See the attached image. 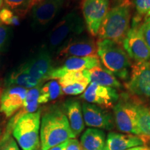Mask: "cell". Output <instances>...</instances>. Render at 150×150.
Returning <instances> with one entry per match:
<instances>
[{"label": "cell", "instance_id": "cell-33", "mask_svg": "<svg viewBox=\"0 0 150 150\" xmlns=\"http://www.w3.org/2000/svg\"><path fill=\"white\" fill-rule=\"evenodd\" d=\"M65 150H82V146L77 140L72 138L69 140L68 145Z\"/></svg>", "mask_w": 150, "mask_h": 150}, {"label": "cell", "instance_id": "cell-25", "mask_svg": "<svg viewBox=\"0 0 150 150\" xmlns=\"http://www.w3.org/2000/svg\"><path fill=\"white\" fill-rule=\"evenodd\" d=\"M88 70H86L67 72L59 79V83L62 88H64L74 83H79V82L86 81H90Z\"/></svg>", "mask_w": 150, "mask_h": 150}, {"label": "cell", "instance_id": "cell-35", "mask_svg": "<svg viewBox=\"0 0 150 150\" xmlns=\"http://www.w3.org/2000/svg\"><path fill=\"white\" fill-rule=\"evenodd\" d=\"M143 146H138V147H133V148H131V149H129L127 150H142L143 149Z\"/></svg>", "mask_w": 150, "mask_h": 150}, {"label": "cell", "instance_id": "cell-7", "mask_svg": "<svg viewBox=\"0 0 150 150\" xmlns=\"http://www.w3.org/2000/svg\"><path fill=\"white\" fill-rule=\"evenodd\" d=\"M125 86L134 96L150 99V62H139L131 65L130 76Z\"/></svg>", "mask_w": 150, "mask_h": 150}, {"label": "cell", "instance_id": "cell-38", "mask_svg": "<svg viewBox=\"0 0 150 150\" xmlns=\"http://www.w3.org/2000/svg\"><path fill=\"white\" fill-rule=\"evenodd\" d=\"M42 1V0H35V4H36L37 3L40 2V1Z\"/></svg>", "mask_w": 150, "mask_h": 150}, {"label": "cell", "instance_id": "cell-5", "mask_svg": "<svg viewBox=\"0 0 150 150\" xmlns=\"http://www.w3.org/2000/svg\"><path fill=\"white\" fill-rule=\"evenodd\" d=\"M85 29L81 17L74 11L69 13L56 24L48 38L49 51L56 52L71 39L77 37Z\"/></svg>", "mask_w": 150, "mask_h": 150}, {"label": "cell", "instance_id": "cell-24", "mask_svg": "<svg viewBox=\"0 0 150 150\" xmlns=\"http://www.w3.org/2000/svg\"><path fill=\"white\" fill-rule=\"evenodd\" d=\"M35 0H3L4 8L11 10L17 16L24 17L35 5Z\"/></svg>", "mask_w": 150, "mask_h": 150}, {"label": "cell", "instance_id": "cell-11", "mask_svg": "<svg viewBox=\"0 0 150 150\" xmlns=\"http://www.w3.org/2000/svg\"><path fill=\"white\" fill-rule=\"evenodd\" d=\"M81 98L86 102L97 105L103 108H112L119 100L120 95L113 88L90 83Z\"/></svg>", "mask_w": 150, "mask_h": 150}, {"label": "cell", "instance_id": "cell-39", "mask_svg": "<svg viewBox=\"0 0 150 150\" xmlns=\"http://www.w3.org/2000/svg\"><path fill=\"white\" fill-rule=\"evenodd\" d=\"M149 16H150V11H149V13H148V14L147 15V16H146L145 18H148V17H149Z\"/></svg>", "mask_w": 150, "mask_h": 150}, {"label": "cell", "instance_id": "cell-14", "mask_svg": "<svg viewBox=\"0 0 150 150\" xmlns=\"http://www.w3.org/2000/svg\"><path fill=\"white\" fill-rule=\"evenodd\" d=\"M101 66L99 56L93 55L85 57H70L59 67H54L48 80H59L63 75L70 72L91 70L93 67Z\"/></svg>", "mask_w": 150, "mask_h": 150}, {"label": "cell", "instance_id": "cell-26", "mask_svg": "<svg viewBox=\"0 0 150 150\" xmlns=\"http://www.w3.org/2000/svg\"><path fill=\"white\" fill-rule=\"evenodd\" d=\"M40 87L41 86L28 90L22 106V108L25 110L27 113L36 112L39 106L38 98L40 96Z\"/></svg>", "mask_w": 150, "mask_h": 150}, {"label": "cell", "instance_id": "cell-2", "mask_svg": "<svg viewBox=\"0 0 150 150\" xmlns=\"http://www.w3.org/2000/svg\"><path fill=\"white\" fill-rule=\"evenodd\" d=\"M96 45L97 53L106 68L120 79L128 80L132 65L122 45L109 39H98Z\"/></svg>", "mask_w": 150, "mask_h": 150}, {"label": "cell", "instance_id": "cell-29", "mask_svg": "<svg viewBox=\"0 0 150 150\" xmlns=\"http://www.w3.org/2000/svg\"><path fill=\"white\" fill-rule=\"evenodd\" d=\"M89 83L90 81H88L79 82V83H74L72 85L62 88V91L65 95H78L84 93V91H86V89L88 86Z\"/></svg>", "mask_w": 150, "mask_h": 150}, {"label": "cell", "instance_id": "cell-22", "mask_svg": "<svg viewBox=\"0 0 150 150\" xmlns=\"http://www.w3.org/2000/svg\"><path fill=\"white\" fill-rule=\"evenodd\" d=\"M137 125L140 135L150 138V106L137 103Z\"/></svg>", "mask_w": 150, "mask_h": 150}, {"label": "cell", "instance_id": "cell-3", "mask_svg": "<svg viewBox=\"0 0 150 150\" xmlns=\"http://www.w3.org/2000/svg\"><path fill=\"white\" fill-rule=\"evenodd\" d=\"M131 8L122 3L109 9L99 31V39H109L122 45L129 30Z\"/></svg>", "mask_w": 150, "mask_h": 150}, {"label": "cell", "instance_id": "cell-34", "mask_svg": "<svg viewBox=\"0 0 150 150\" xmlns=\"http://www.w3.org/2000/svg\"><path fill=\"white\" fill-rule=\"evenodd\" d=\"M68 143H69V140H67L65 142H63V143L60 144L59 145H56L55 147H52L49 150H65L67 147V145H68Z\"/></svg>", "mask_w": 150, "mask_h": 150}, {"label": "cell", "instance_id": "cell-31", "mask_svg": "<svg viewBox=\"0 0 150 150\" xmlns=\"http://www.w3.org/2000/svg\"><path fill=\"white\" fill-rule=\"evenodd\" d=\"M140 30L146 44L150 50V16L145 18L140 24Z\"/></svg>", "mask_w": 150, "mask_h": 150}, {"label": "cell", "instance_id": "cell-16", "mask_svg": "<svg viewBox=\"0 0 150 150\" xmlns=\"http://www.w3.org/2000/svg\"><path fill=\"white\" fill-rule=\"evenodd\" d=\"M28 90L18 86H10L3 92L0 98V111L10 117L22 107Z\"/></svg>", "mask_w": 150, "mask_h": 150}, {"label": "cell", "instance_id": "cell-17", "mask_svg": "<svg viewBox=\"0 0 150 150\" xmlns=\"http://www.w3.org/2000/svg\"><path fill=\"white\" fill-rule=\"evenodd\" d=\"M144 144L145 140L139 136L110 132L106 137L104 150H127Z\"/></svg>", "mask_w": 150, "mask_h": 150}, {"label": "cell", "instance_id": "cell-10", "mask_svg": "<svg viewBox=\"0 0 150 150\" xmlns=\"http://www.w3.org/2000/svg\"><path fill=\"white\" fill-rule=\"evenodd\" d=\"M54 67L51 54L47 49L45 48L23 63L20 68L42 83L48 80Z\"/></svg>", "mask_w": 150, "mask_h": 150}, {"label": "cell", "instance_id": "cell-13", "mask_svg": "<svg viewBox=\"0 0 150 150\" xmlns=\"http://www.w3.org/2000/svg\"><path fill=\"white\" fill-rule=\"evenodd\" d=\"M97 45L93 39L87 37H75L63 45L56 52L58 59L85 57L96 55Z\"/></svg>", "mask_w": 150, "mask_h": 150}, {"label": "cell", "instance_id": "cell-30", "mask_svg": "<svg viewBox=\"0 0 150 150\" xmlns=\"http://www.w3.org/2000/svg\"><path fill=\"white\" fill-rule=\"evenodd\" d=\"M0 150H20L11 134L4 132L0 138Z\"/></svg>", "mask_w": 150, "mask_h": 150}, {"label": "cell", "instance_id": "cell-21", "mask_svg": "<svg viewBox=\"0 0 150 150\" xmlns=\"http://www.w3.org/2000/svg\"><path fill=\"white\" fill-rule=\"evenodd\" d=\"M39 81L31 76L29 74L24 72L20 67L11 73L6 80V85L10 86H18L26 89H31L42 85Z\"/></svg>", "mask_w": 150, "mask_h": 150}, {"label": "cell", "instance_id": "cell-23", "mask_svg": "<svg viewBox=\"0 0 150 150\" xmlns=\"http://www.w3.org/2000/svg\"><path fill=\"white\" fill-rule=\"evenodd\" d=\"M63 93L62 87L59 81L56 80L50 81L40 87V96L38 98L39 104L55 100L61 96Z\"/></svg>", "mask_w": 150, "mask_h": 150}, {"label": "cell", "instance_id": "cell-15", "mask_svg": "<svg viewBox=\"0 0 150 150\" xmlns=\"http://www.w3.org/2000/svg\"><path fill=\"white\" fill-rule=\"evenodd\" d=\"M64 2L65 0H42L37 3L31 9L33 24L44 27L50 23L59 13Z\"/></svg>", "mask_w": 150, "mask_h": 150}, {"label": "cell", "instance_id": "cell-6", "mask_svg": "<svg viewBox=\"0 0 150 150\" xmlns=\"http://www.w3.org/2000/svg\"><path fill=\"white\" fill-rule=\"evenodd\" d=\"M127 93L120 95L119 100L112 108L115 125L121 132L139 136L137 125V103Z\"/></svg>", "mask_w": 150, "mask_h": 150}, {"label": "cell", "instance_id": "cell-40", "mask_svg": "<svg viewBox=\"0 0 150 150\" xmlns=\"http://www.w3.org/2000/svg\"><path fill=\"white\" fill-rule=\"evenodd\" d=\"M97 150H100V149H97Z\"/></svg>", "mask_w": 150, "mask_h": 150}, {"label": "cell", "instance_id": "cell-27", "mask_svg": "<svg viewBox=\"0 0 150 150\" xmlns=\"http://www.w3.org/2000/svg\"><path fill=\"white\" fill-rule=\"evenodd\" d=\"M0 22L5 25L17 26L20 24V17L6 8L0 10Z\"/></svg>", "mask_w": 150, "mask_h": 150}, {"label": "cell", "instance_id": "cell-20", "mask_svg": "<svg viewBox=\"0 0 150 150\" xmlns=\"http://www.w3.org/2000/svg\"><path fill=\"white\" fill-rule=\"evenodd\" d=\"M81 145L86 150H104L106 134L98 129H88L81 138Z\"/></svg>", "mask_w": 150, "mask_h": 150}, {"label": "cell", "instance_id": "cell-9", "mask_svg": "<svg viewBox=\"0 0 150 150\" xmlns=\"http://www.w3.org/2000/svg\"><path fill=\"white\" fill-rule=\"evenodd\" d=\"M110 0H83L82 12L88 31L96 36L105 17L109 11Z\"/></svg>", "mask_w": 150, "mask_h": 150}, {"label": "cell", "instance_id": "cell-12", "mask_svg": "<svg viewBox=\"0 0 150 150\" xmlns=\"http://www.w3.org/2000/svg\"><path fill=\"white\" fill-rule=\"evenodd\" d=\"M82 111L84 122L88 127L108 131L115 127L113 115L97 105L83 102Z\"/></svg>", "mask_w": 150, "mask_h": 150}, {"label": "cell", "instance_id": "cell-1", "mask_svg": "<svg viewBox=\"0 0 150 150\" xmlns=\"http://www.w3.org/2000/svg\"><path fill=\"white\" fill-rule=\"evenodd\" d=\"M40 122L41 150H49L67 140L76 138L67 115L61 108H50L43 114Z\"/></svg>", "mask_w": 150, "mask_h": 150}, {"label": "cell", "instance_id": "cell-37", "mask_svg": "<svg viewBox=\"0 0 150 150\" xmlns=\"http://www.w3.org/2000/svg\"><path fill=\"white\" fill-rule=\"evenodd\" d=\"M2 5H3V0H0V9H1Z\"/></svg>", "mask_w": 150, "mask_h": 150}, {"label": "cell", "instance_id": "cell-28", "mask_svg": "<svg viewBox=\"0 0 150 150\" xmlns=\"http://www.w3.org/2000/svg\"><path fill=\"white\" fill-rule=\"evenodd\" d=\"M136 15L134 18L142 21L143 17L147 16L150 11V0H134Z\"/></svg>", "mask_w": 150, "mask_h": 150}, {"label": "cell", "instance_id": "cell-8", "mask_svg": "<svg viewBox=\"0 0 150 150\" xmlns=\"http://www.w3.org/2000/svg\"><path fill=\"white\" fill-rule=\"evenodd\" d=\"M140 23L132 22L131 27L122 43L129 58L136 63L148 61L150 59V50L146 44L141 30Z\"/></svg>", "mask_w": 150, "mask_h": 150}, {"label": "cell", "instance_id": "cell-32", "mask_svg": "<svg viewBox=\"0 0 150 150\" xmlns=\"http://www.w3.org/2000/svg\"><path fill=\"white\" fill-rule=\"evenodd\" d=\"M9 29L6 25L0 22V49L5 44L8 36Z\"/></svg>", "mask_w": 150, "mask_h": 150}, {"label": "cell", "instance_id": "cell-36", "mask_svg": "<svg viewBox=\"0 0 150 150\" xmlns=\"http://www.w3.org/2000/svg\"><path fill=\"white\" fill-rule=\"evenodd\" d=\"M2 135V126H1V120H0V137Z\"/></svg>", "mask_w": 150, "mask_h": 150}, {"label": "cell", "instance_id": "cell-19", "mask_svg": "<svg viewBox=\"0 0 150 150\" xmlns=\"http://www.w3.org/2000/svg\"><path fill=\"white\" fill-rule=\"evenodd\" d=\"M89 79L91 83H95L102 86L113 88H122V84L117 79L115 76L109 70L102 67H95L88 70Z\"/></svg>", "mask_w": 150, "mask_h": 150}, {"label": "cell", "instance_id": "cell-4", "mask_svg": "<svg viewBox=\"0 0 150 150\" xmlns=\"http://www.w3.org/2000/svg\"><path fill=\"white\" fill-rule=\"evenodd\" d=\"M40 110L24 114L15 125L13 136L22 150H38L40 148Z\"/></svg>", "mask_w": 150, "mask_h": 150}, {"label": "cell", "instance_id": "cell-18", "mask_svg": "<svg viewBox=\"0 0 150 150\" xmlns=\"http://www.w3.org/2000/svg\"><path fill=\"white\" fill-rule=\"evenodd\" d=\"M64 108L73 134L78 136L85 127L81 103L77 99H70L64 103Z\"/></svg>", "mask_w": 150, "mask_h": 150}]
</instances>
